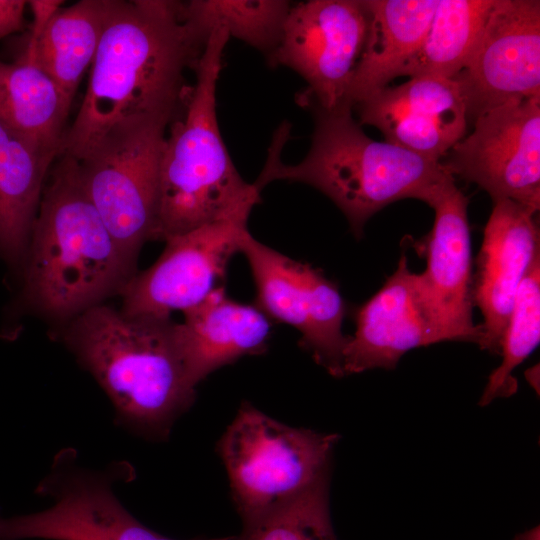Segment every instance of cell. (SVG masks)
I'll return each instance as SVG.
<instances>
[{
    "label": "cell",
    "mask_w": 540,
    "mask_h": 540,
    "mask_svg": "<svg viewBox=\"0 0 540 540\" xmlns=\"http://www.w3.org/2000/svg\"><path fill=\"white\" fill-rule=\"evenodd\" d=\"M208 40V39H207ZM207 40L186 22L182 2L111 0L86 94L61 154L82 159L107 137L179 116Z\"/></svg>",
    "instance_id": "cell-1"
},
{
    "label": "cell",
    "mask_w": 540,
    "mask_h": 540,
    "mask_svg": "<svg viewBox=\"0 0 540 540\" xmlns=\"http://www.w3.org/2000/svg\"><path fill=\"white\" fill-rule=\"evenodd\" d=\"M51 170L34 220L24 276L28 303L45 317L68 323L121 293L136 262L116 243L65 154Z\"/></svg>",
    "instance_id": "cell-2"
},
{
    "label": "cell",
    "mask_w": 540,
    "mask_h": 540,
    "mask_svg": "<svg viewBox=\"0 0 540 540\" xmlns=\"http://www.w3.org/2000/svg\"><path fill=\"white\" fill-rule=\"evenodd\" d=\"M63 341L133 431L163 439L194 401L170 317L128 315L103 303L69 321Z\"/></svg>",
    "instance_id": "cell-3"
},
{
    "label": "cell",
    "mask_w": 540,
    "mask_h": 540,
    "mask_svg": "<svg viewBox=\"0 0 540 540\" xmlns=\"http://www.w3.org/2000/svg\"><path fill=\"white\" fill-rule=\"evenodd\" d=\"M315 125L311 146L298 164H284L280 152L289 129L283 124L254 185L261 191L275 180L310 185L330 198L361 238L366 222L398 200L424 201L430 190L451 174L441 161L424 158L388 142L368 137L352 108L324 110L311 102Z\"/></svg>",
    "instance_id": "cell-4"
},
{
    "label": "cell",
    "mask_w": 540,
    "mask_h": 540,
    "mask_svg": "<svg viewBox=\"0 0 540 540\" xmlns=\"http://www.w3.org/2000/svg\"><path fill=\"white\" fill-rule=\"evenodd\" d=\"M229 39L223 28L210 33L184 108L169 125L153 240L165 241L261 202V191L235 168L217 121V83Z\"/></svg>",
    "instance_id": "cell-5"
},
{
    "label": "cell",
    "mask_w": 540,
    "mask_h": 540,
    "mask_svg": "<svg viewBox=\"0 0 540 540\" xmlns=\"http://www.w3.org/2000/svg\"><path fill=\"white\" fill-rule=\"evenodd\" d=\"M338 435L294 428L243 403L218 444L244 525L294 500L329 474Z\"/></svg>",
    "instance_id": "cell-6"
},
{
    "label": "cell",
    "mask_w": 540,
    "mask_h": 540,
    "mask_svg": "<svg viewBox=\"0 0 540 540\" xmlns=\"http://www.w3.org/2000/svg\"><path fill=\"white\" fill-rule=\"evenodd\" d=\"M165 122L114 134L77 160L81 184L123 253L137 263L153 240Z\"/></svg>",
    "instance_id": "cell-7"
},
{
    "label": "cell",
    "mask_w": 540,
    "mask_h": 540,
    "mask_svg": "<svg viewBox=\"0 0 540 540\" xmlns=\"http://www.w3.org/2000/svg\"><path fill=\"white\" fill-rule=\"evenodd\" d=\"M246 257L256 287L255 305L272 321L300 333L299 345L334 377H342L348 336L342 332L346 304L338 286L323 272L244 236Z\"/></svg>",
    "instance_id": "cell-8"
},
{
    "label": "cell",
    "mask_w": 540,
    "mask_h": 540,
    "mask_svg": "<svg viewBox=\"0 0 540 540\" xmlns=\"http://www.w3.org/2000/svg\"><path fill=\"white\" fill-rule=\"evenodd\" d=\"M369 16L364 0H310L291 6L280 44L267 60L286 66L308 84L300 103L332 111L347 92L362 53ZM351 108V107H350Z\"/></svg>",
    "instance_id": "cell-9"
},
{
    "label": "cell",
    "mask_w": 540,
    "mask_h": 540,
    "mask_svg": "<svg viewBox=\"0 0 540 540\" xmlns=\"http://www.w3.org/2000/svg\"><path fill=\"white\" fill-rule=\"evenodd\" d=\"M253 206L167 240L148 269L136 273L121 291V311L128 315L170 317L204 300L240 252Z\"/></svg>",
    "instance_id": "cell-10"
},
{
    "label": "cell",
    "mask_w": 540,
    "mask_h": 540,
    "mask_svg": "<svg viewBox=\"0 0 540 540\" xmlns=\"http://www.w3.org/2000/svg\"><path fill=\"white\" fill-rule=\"evenodd\" d=\"M454 177L477 184L492 201L540 207V96L508 103L478 116L473 132L442 163Z\"/></svg>",
    "instance_id": "cell-11"
},
{
    "label": "cell",
    "mask_w": 540,
    "mask_h": 540,
    "mask_svg": "<svg viewBox=\"0 0 540 540\" xmlns=\"http://www.w3.org/2000/svg\"><path fill=\"white\" fill-rule=\"evenodd\" d=\"M435 212L431 231L422 240L426 268L414 275L415 288L441 341L478 344L481 325L473 321L472 247L469 199L452 175L437 183L424 201Z\"/></svg>",
    "instance_id": "cell-12"
},
{
    "label": "cell",
    "mask_w": 540,
    "mask_h": 540,
    "mask_svg": "<svg viewBox=\"0 0 540 540\" xmlns=\"http://www.w3.org/2000/svg\"><path fill=\"white\" fill-rule=\"evenodd\" d=\"M457 82L468 123L493 108L540 96V2L494 0Z\"/></svg>",
    "instance_id": "cell-13"
},
{
    "label": "cell",
    "mask_w": 540,
    "mask_h": 540,
    "mask_svg": "<svg viewBox=\"0 0 540 540\" xmlns=\"http://www.w3.org/2000/svg\"><path fill=\"white\" fill-rule=\"evenodd\" d=\"M39 490L54 504L32 514L0 515V540H174L133 517L115 496L109 476L69 463L67 454L59 456Z\"/></svg>",
    "instance_id": "cell-14"
},
{
    "label": "cell",
    "mask_w": 540,
    "mask_h": 540,
    "mask_svg": "<svg viewBox=\"0 0 540 540\" xmlns=\"http://www.w3.org/2000/svg\"><path fill=\"white\" fill-rule=\"evenodd\" d=\"M359 124L376 127L386 142L440 161L465 137V103L453 79L420 76L385 86L356 103Z\"/></svg>",
    "instance_id": "cell-15"
},
{
    "label": "cell",
    "mask_w": 540,
    "mask_h": 540,
    "mask_svg": "<svg viewBox=\"0 0 540 540\" xmlns=\"http://www.w3.org/2000/svg\"><path fill=\"white\" fill-rule=\"evenodd\" d=\"M536 213L512 200H497L484 228L473 274V303L483 315L478 345L492 354L499 355L520 283L540 258Z\"/></svg>",
    "instance_id": "cell-16"
},
{
    "label": "cell",
    "mask_w": 540,
    "mask_h": 540,
    "mask_svg": "<svg viewBox=\"0 0 540 540\" xmlns=\"http://www.w3.org/2000/svg\"><path fill=\"white\" fill-rule=\"evenodd\" d=\"M414 275L403 254L394 273L357 308L356 330L348 336L343 353L344 376L394 369L406 352L442 342L424 313Z\"/></svg>",
    "instance_id": "cell-17"
},
{
    "label": "cell",
    "mask_w": 540,
    "mask_h": 540,
    "mask_svg": "<svg viewBox=\"0 0 540 540\" xmlns=\"http://www.w3.org/2000/svg\"><path fill=\"white\" fill-rule=\"evenodd\" d=\"M177 338L193 387L215 370L267 350L271 320L254 304L228 297L223 286L186 310Z\"/></svg>",
    "instance_id": "cell-18"
},
{
    "label": "cell",
    "mask_w": 540,
    "mask_h": 540,
    "mask_svg": "<svg viewBox=\"0 0 540 540\" xmlns=\"http://www.w3.org/2000/svg\"><path fill=\"white\" fill-rule=\"evenodd\" d=\"M368 16L365 44L347 92L354 105L388 86L424 40L439 0H364Z\"/></svg>",
    "instance_id": "cell-19"
},
{
    "label": "cell",
    "mask_w": 540,
    "mask_h": 540,
    "mask_svg": "<svg viewBox=\"0 0 540 540\" xmlns=\"http://www.w3.org/2000/svg\"><path fill=\"white\" fill-rule=\"evenodd\" d=\"M56 157L0 120V250L13 265L25 260L44 180Z\"/></svg>",
    "instance_id": "cell-20"
},
{
    "label": "cell",
    "mask_w": 540,
    "mask_h": 540,
    "mask_svg": "<svg viewBox=\"0 0 540 540\" xmlns=\"http://www.w3.org/2000/svg\"><path fill=\"white\" fill-rule=\"evenodd\" d=\"M111 0H81L59 9L34 46L18 61L37 65L71 104L85 70L92 65Z\"/></svg>",
    "instance_id": "cell-21"
},
{
    "label": "cell",
    "mask_w": 540,
    "mask_h": 540,
    "mask_svg": "<svg viewBox=\"0 0 540 540\" xmlns=\"http://www.w3.org/2000/svg\"><path fill=\"white\" fill-rule=\"evenodd\" d=\"M70 106L37 65L0 61V120L18 134L59 156Z\"/></svg>",
    "instance_id": "cell-22"
},
{
    "label": "cell",
    "mask_w": 540,
    "mask_h": 540,
    "mask_svg": "<svg viewBox=\"0 0 540 540\" xmlns=\"http://www.w3.org/2000/svg\"><path fill=\"white\" fill-rule=\"evenodd\" d=\"M494 0H439L429 30L398 76L454 79L468 63Z\"/></svg>",
    "instance_id": "cell-23"
},
{
    "label": "cell",
    "mask_w": 540,
    "mask_h": 540,
    "mask_svg": "<svg viewBox=\"0 0 540 540\" xmlns=\"http://www.w3.org/2000/svg\"><path fill=\"white\" fill-rule=\"evenodd\" d=\"M291 6L281 0H192L182 2V12L203 39L207 40L215 28H223L268 60L280 44Z\"/></svg>",
    "instance_id": "cell-24"
},
{
    "label": "cell",
    "mask_w": 540,
    "mask_h": 540,
    "mask_svg": "<svg viewBox=\"0 0 540 540\" xmlns=\"http://www.w3.org/2000/svg\"><path fill=\"white\" fill-rule=\"evenodd\" d=\"M540 340V258L524 276L502 336L500 365L489 375L479 405L512 396L518 388L514 370L534 351Z\"/></svg>",
    "instance_id": "cell-25"
},
{
    "label": "cell",
    "mask_w": 540,
    "mask_h": 540,
    "mask_svg": "<svg viewBox=\"0 0 540 540\" xmlns=\"http://www.w3.org/2000/svg\"><path fill=\"white\" fill-rule=\"evenodd\" d=\"M329 476L294 500L244 525L239 536L215 540H337L328 496Z\"/></svg>",
    "instance_id": "cell-26"
},
{
    "label": "cell",
    "mask_w": 540,
    "mask_h": 540,
    "mask_svg": "<svg viewBox=\"0 0 540 540\" xmlns=\"http://www.w3.org/2000/svg\"><path fill=\"white\" fill-rule=\"evenodd\" d=\"M62 3L63 1L60 0H31L27 2L32 12L33 21L26 48L35 45Z\"/></svg>",
    "instance_id": "cell-27"
},
{
    "label": "cell",
    "mask_w": 540,
    "mask_h": 540,
    "mask_svg": "<svg viewBox=\"0 0 540 540\" xmlns=\"http://www.w3.org/2000/svg\"><path fill=\"white\" fill-rule=\"evenodd\" d=\"M26 6L23 0H0V40L22 29Z\"/></svg>",
    "instance_id": "cell-28"
},
{
    "label": "cell",
    "mask_w": 540,
    "mask_h": 540,
    "mask_svg": "<svg viewBox=\"0 0 540 540\" xmlns=\"http://www.w3.org/2000/svg\"><path fill=\"white\" fill-rule=\"evenodd\" d=\"M526 378L532 387L539 392V368L534 366L526 371Z\"/></svg>",
    "instance_id": "cell-29"
},
{
    "label": "cell",
    "mask_w": 540,
    "mask_h": 540,
    "mask_svg": "<svg viewBox=\"0 0 540 540\" xmlns=\"http://www.w3.org/2000/svg\"><path fill=\"white\" fill-rule=\"evenodd\" d=\"M517 540H539V529L535 528L524 534H521Z\"/></svg>",
    "instance_id": "cell-30"
}]
</instances>
